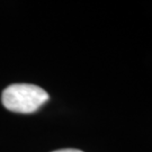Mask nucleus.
<instances>
[{"label": "nucleus", "instance_id": "nucleus-1", "mask_svg": "<svg viewBox=\"0 0 152 152\" xmlns=\"http://www.w3.org/2000/svg\"><path fill=\"white\" fill-rule=\"evenodd\" d=\"M49 98V94L38 86L31 83H14L2 91L1 102L10 112L31 114L46 103Z\"/></svg>", "mask_w": 152, "mask_h": 152}, {"label": "nucleus", "instance_id": "nucleus-2", "mask_svg": "<svg viewBox=\"0 0 152 152\" xmlns=\"http://www.w3.org/2000/svg\"><path fill=\"white\" fill-rule=\"evenodd\" d=\"M53 152H83L81 150H78V149H61V150H56Z\"/></svg>", "mask_w": 152, "mask_h": 152}]
</instances>
